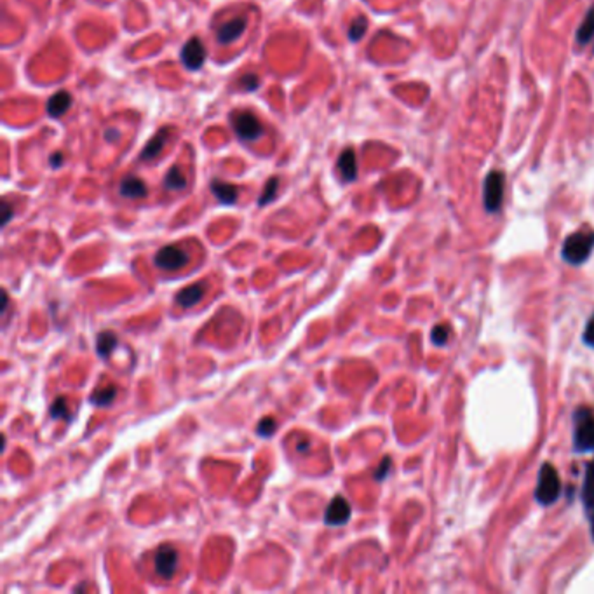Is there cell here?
<instances>
[{"label":"cell","mask_w":594,"mask_h":594,"mask_svg":"<svg viewBox=\"0 0 594 594\" xmlns=\"http://www.w3.org/2000/svg\"><path fill=\"white\" fill-rule=\"evenodd\" d=\"M206 295V288H204V283H197V284H192V286H186L185 289H181L180 293L176 295V303L178 306L189 308V307H194L196 303H199L201 300H203V296Z\"/></svg>","instance_id":"5bb4252c"},{"label":"cell","mask_w":594,"mask_h":594,"mask_svg":"<svg viewBox=\"0 0 594 594\" xmlns=\"http://www.w3.org/2000/svg\"><path fill=\"white\" fill-rule=\"evenodd\" d=\"M155 265L162 270H178L181 267L186 265L189 262V254L185 253V250H181L180 246H164L157 251V254L154 257Z\"/></svg>","instance_id":"52a82bcc"},{"label":"cell","mask_w":594,"mask_h":594,"mask_svg":"<svg viewBox=\"0 0 594 594\" xmlns=\"http://www.w3.org/2000/svg\"><path fill=\"white\" fill-rule=\"evenodd\" d=\"M582 338H584L585 345H589V347L594 349V315L589 319L588 326H585V330H584V337Z\"/></svg>","instance_id":"f1b7e54d"},{"label":"cell","mask_w":594,"mask_h":594,"mask_svg":"<svg viewBox=\"0 0 594 594\" xmlns=\"http://www.w3.org/2000/svg\"><path fill=\"white\" fill-rule=\"evenodd\" d=\"M247 20L246 18H234V20L223 23L218 30H216V40L218 44H230L235 39L242 35V32L246 30Z\"/></svg>","instance_id":"8fae6325"},{"label":"cell","mask_w":594,"mask_h":594,"mask_svg":"<svg viewBox=\"0 0 594 594\" xmlns=\"http://www.w3.org/2000/svg\"><path fill=\"white\" fill-rule=\"evenodd\" d=\"M72 106V96L67 91H58L52 94L47 101V113L49 117H62L65 112Z\"/></svg>","instance_id":"e0dca14e"},{"label":"cell","mask_w":594,"mask_h":594,"mask_svg":"<svg viewBox=\"0 0 594 594\" xmlns=\"http://www.w3.org/2000/svg\"><path fill=\"white\" fill-rule=\"evenodd\" d=\"M391 464H392V460L389 459V456H386V459L380 462V466L376 467V472H375L376 481H382V479L387 478V474H389V469H391Z\"/></svg>","instance_id":"83f0119b"},{"label":"cell","mask_w":594,"mask_h":594,"mask_svg":"<svg viewBox=\"0 0 594 594\" xmlns=\"http://www.w3.org/2000/svg\"><path fill=\"white\" fill-rule=\"evenodd\" d=\"M337 167H338V173H340L342 180L347 181H354L357 178V161H356V152H354V148H345L344 152L340 154V157H338V162H337Z\"/></svg>","instance_id":"7c38bea8"},{"label":"cell","mask_w":594,"mask_h":594,"mask_svg":"<svg viewBox=\"0 0 594 594\" xmlns=\"http://www.w3.org/2000/svg\"><path fill=\"white\" fill-rule=\"evenodd\" d=\"M211 192L222 204H234L237 201V186L227 181L213 180Z\"/></svg>","instance_id":"2e32d148"},{"label":"cell","mask_w":594,"mask_h":594,"mask_svg":"<svg viewBox=\"0 0 594 594\" xmlns=\"http://www.w3.org/2000/svg\"><path fill=\"white\" fill-rule=\"evenodd\" d=\"M561 495V481H559L558 471L551 464H544L537 483L535 498L540 505H551Z\"/></svg>","instance_id":"3957f363"},{"label":"cell","mask_w":594,"mask_h":594,"mask_svg":"<svg viewBox=\"0 0 594 594\" xmlns=\"http://www.w3.org/2000/svg\"><path fill=\"white\" fill-rule=\"evenodd\" d=\"M7 307H9V296H7L6 291H2V310H0V315L4 319L7 318Z\"/></svg>","instance_id":"d6a6232c"},{"label":"cell","mask_w":594,"mask_h":594,"mask_svg":"<svg viewBox=\"0 0 594 594\" xmlns=\"http://www.w3.org/2000/svg\"><path fill=\"white\" fill-rule=\"evenodd\" d=\"M448 338H450V330H448L447 326H444V325L434 326L432 333H430V340H432L434 344L444 345L448 342Z\"/></svg>","instance_id":"d4e9b609"},{"label":"cell","mask_w":594,"mask_h":594,"mask_svg":"<svg viewBox=\"0 0 594 594\" xmlns=\"http://www.w3.org/2000/svg\"><path fill=\"white\" fill-rule=\"evenodd\" d=\"M504 184L505 176L500 171H492L485 180V190H483V201L485 209L488 213H497L504 201Z\"/></svg>","instance_id":"5b68a950"},{"label":"cell","mask_w":594,"mask_h":594,"mask_svg":"<svg viewBox=\"0 0 594 594\" xmlns=\"http://www.w3.org/2000/svg\"><path fill=\"white\" fill-rule=\"evenodd\" d=\"M180 56L185 68H189V70H199L206 62V47L203 40H201L199 37H192V39L186 40Z\"/></svg>","instance_id":"ba28073f"},{"label":"cell","mask_w":594,"mask_h":594,"mask_svg":"<svg viewBox=\"0 0 594 594\" xmlns=\"http://www.w3.org/2000/svg\"><path fill=\"white\" fill-rule=\"evenodd\" d=\"M594 37V7L588 11L584 21L581 23L577 30V42L581 45H588Z\"/></svg>","instance_id":"ac0fdd59"},{"label":"cell","mask_w":594,"mask_h":594,"mask_svg":"<svg viewBox=\"0 0 594 594\" xmlns=\"http://www.w3.org/2000/svg\"><path fill=\"white\" fill-rule=\"evenodd\" d=\"M573 450L577 453L594 452V411L581 408L573 415Z\"/></svg>","instance_id":"6da1fadb"},{"label":"cell","mask_w":594,"mask_h":594,"mask_svg":"<svg viewBox=\"0 0 594 594\" xmlns=\"http://www.w3.org/2000/svg\"><path fill=\"white\" fill-rule=\"evenodd\" d=\"M232 128H234L235 135L242 140V142H254L264 135V125H262L258 117L254 113L246 112H232L230 116Z\"/></svg>","instance_id":"277c9868"},{"label":"cell","mask_w":594,"mask_h":594,"mask_svg":"<svg viewBox=\"0 0 594 594\" xmlns=\"http://www.w3.org/2000/svg\"><path fill=\"white\" fill-rule=\"evenodd\" d=\"M105 138H106V142H113V140H119L121 138V131H119V129H106Z\"/></svg>","instance_id":"1f68e13d"},{"label":"cell","mask_w":594,"mask_h":594,"mask_svg":"<svg viewBox=\"0 0 594 594\" xmlns=\"http://www.w3.org/2000/svg\"><path fill=\"white\" fill-rule=\"evenodd\" d=\"M167 135H169V128L159 129L157 135H155L154 138L147 143V147L143 148L142 161H154V159L161 154L162 148H164V145L167 142Z\"/></svg>","instance_id":"9a60e30c"},{"label":"cell","mask_w":594,"mask_h":594,"mask_svg":"<svg viewBox=\"0 0 594 594\" xmlns=\"http://www.w3.org/2000/svg\"><path fill=\"white\" fill-rule=\"evenodd\" d=\"M276 427H277L276 420H274L272 417H265V418H262L260 424H258L257 432L264 437H270L274 432H276Z\"/></svg>","instance_id":"484cf974"},{"label":"cell","mask_w":594,"mask_h":594,"mask_svg":"<svg viewBox=\"0 0 594 594\" xmlns=\"http://www.w3.org/2000/svg\"><path fill=\"white\" fill-rule=\"evenodd\" d=\"M366 28H368L366 18L364 16L356 18V20L350 23V26H349V39L352 42L363 39V35L366 33Z\"/></svg>","instance_id":"7402d4cb"},{"label":"cell","mask_w":594,"mask_h":594,"mask_svg":"<svg viewBox=\"0 0 594 594\" xmlns=\"http://www.w3.org/2000/svg\"><path fill=\"white\" fill-rule=\"evenodd\" d=\"M239 86H241L245 91H254V89H258V86H260V79H258V75H254V74H247L245 75V77H241Z\"/></svg>","instance_id":"4316f807"},{"label":"cell","mask_w":594,"mask_h":594,"mask_svg":"<svg viewBox=\"0 0 594 594\" xmlns=\"http://www.w3.org/2000/svg\"><path fill=\"white\" fill-rule=\"evenodd\" d=\"M277 186H279V180H277V178H270V180L265 184V189H264V192H262L260 199H258V206H265V204L272 203V201L276 199Z\"/></svg>","instance_id":"603a6c76"},{"label":"cell","mask_w":594,"mask_h":594,"mask_svg":"<svg viewBox=\"0 0 594 594\" xmlns=\"http://www.w3.org/2000/svg\"><path fill=\"white\" fill-rule=\"evenodd\" d=\"M306 450H308V443H300L298 444V452H306Z\"/></svg>","instance_id":"836d02e7"},{"label":"cell","mask_w":594,"mask_h":594,"mask_svg":"<svg viewBox=\"0 0 594 594\" xmlns=\"http://www.w3.org/2000/svg\"><path fill=\"white\" fill-rule=\"evenodd\" d=\"M594 250V232H575L563 242V258L570 265H581L591 257Z\"/></svg>","instance_id":"7a4b0ae2"},{"label":"cell","mask_w":594,"mask_h":594,"mask_svg":"<svg viewBox=\"0 0 594 594\" xmlns=\"http://www.w3.org/2000/svg\"><path fill=\"white\" fill-rule=\"evenodd\" d=\"M178 559H180V556H178V551L174 549L173 546H169V544L161 546L154 554L155 573H157L159 577L166 578V581L173 578V575L178 568Z\"/></svg>","instance_id":"8992f818"},{"label":"cell","mask_w":594,"mask_h":594,"mask_svg":"<svg viewBox=\"0 0 594 594\" xmlns=\"http://www.w3.org/2000/svg\"><path fill=\"white\" fill-rule=\"evenodd\" d=\"M119 192L123 197H128V199H142V197H147L148 189L145 185L143 180H140L138 176H125L119 185Z\"/></svg>","instance_id":"4fadbf2b"},{"label":"cell","mask_w":594,"mask_h":594,"mask_svg":"<svg viewBox=\"0 0 594 594\" xmlns=\"http://www.w3.org/2000/svg\"><path fill=\"white\" fill-rule=\"evenodd\" d=\"M2 209H4V216H2V227H6L7 223H9V220L13 218V208H11V204L7 203L6 199L2 201Z\"/></svg>","instance_id":"f546056e"},{"label":"cell","mask_w":594,"mask_h":594,"mask_svg":"<svg viewBox=\"0 0 594 594\" xmlns=\"http://www.w3.org/2000/svg\"><path fill=\"white\" fill-rule=\"evenodd\" d=\"M582 504L591 523V535L594 539V460L588 464L584 486H582Z\"/></svg>","instance_id":"30bf717a"},{"label":"cell","mask_w":594,"mask_h":594,"mask_svg":"<svg viewBox=\"0 0 594 594\" xmlns=\"http://www.w3.org/2000/svg\"><path fill=\"white\" fill-rule=\"evenodd\" d=\"M51 415L55 418H63V420H70V415H68L67 399H65V398L55 399V403H52V406H51Z\"/></svg>","instance_id":"cb8c5ba5"},{"label":"cell","mask_w":594,"mask_h":594,"mask_svg":"<svg viewBox=\"0 0 594 594\" xmlns=\"http://www.w3.org/2000/svg\"><path fill=\"white\" fill-rule=\"evenodd\" d=\"M350 520V505L349 502L345 500L342 495L335 497L333 500L330 502V505L326 508L325 512V523L328 527H342L344 523H347Z\"/></svg>","instance_id":"9c48e42d"},{"label":"cell","mask_w":594,"mask_h":594,"mask_svg":"<svg viewBox=\"0 0 594 594\" xmlns=\"http://www.w3.org/2000/svg\"><path fill=\"white\" fill-rule=\"evenodd\" d=\"M63 162H65V159H63L62 152H56V154H52L51 157H49V164H51V167H55V169L62 167Z\"/></svg>","instance_id":"4dcf8cb0"},{"label":"cell","mask_w":594,"mask_h":594,"mask_svg":"<svg viewBox=\"0 0 594 594\" xmlns=\"http://www.w3.org/2000/svg\"><path fill=\"white\" fill-rule=\"evenodd\" d=\"M117 396V387L116 386H106L103 389H96L91 394L89 401L93 403L94 406H108L112 405L113 399Z\"/></svg>","instance_id":"ffe728a7"},{"label":"cell","mask_w":594,"mask_h":594,"mask_svg":"<svg viewBox=\"0 0 594 594\" xmlns=\"http://www.w3.org/2000/svg\"><path fill=\"white\" fill-rule=\"evenodd\" d=\"M117 347V335L112 333V331H101L96 338V352L100 354V357L106 359L110 356L113 349Z\"/></svg>","instance_id":"d6986e66"},{"label":"cell","mask_w":594,"mask_h":594,"mask_svg":"<svg viewBox=\"0 0 594 594\" xmlns=\"http://www.w3.org/2000/svg\"><path fill=\"white\" fill-rule=\"evenodd\" d=\"M164 186L167 190H184L186 186V178L181 173L180 167H171L164 176Z\"/></svg>","instance_id":"44dd1931"}]
</instances>
